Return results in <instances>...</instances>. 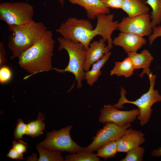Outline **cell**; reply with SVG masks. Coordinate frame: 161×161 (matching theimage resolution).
Instances as JSON below:
<instances>
[{
	"mask_svg": "<svg viewBox=\"0 0 161 161\" xmlns=\"http://www.w3.org/2000/svg\"><path fill=\"white\" fill-rule=\"evenodd\" d=\"M113 14H101L98 15L96 26L94 29L91 22L84 19L70 17L61 24L55 31L64 38L83 44L87 50L91 41L96 36L100 35L105 42L110 50L113 47L112 35L117 30L118 22L114 21Z\"/></svg>",
	"mask_w": 161,
	"mask_h": 161,
	"instance_id": "obj_1",
	"label": "cell"
},
{
	"mask_svg": "<svg viewBox=\"0 0 161 161\" xmlns=\"http://www.w3.org/2000/svg\"><path fill=\"white\" fill-rule=\"evenodd\" d=\"M55 41L51 30L43 36L18 58L20 66L32 75L53 69L52 58Z\"/></svg>",
	"mask_w": 161,
	"mask_h": 161,
	"instance_id": "obj_2",
	"label": "cell"
},
{
	"mask_svg": "<svg viewBox=\"0 0 161 161\" xmlns=\"http://www.w3.org/2000/svg\"><path fill=\"white\" fill-rule=\"evenodd\" d=\"M8 26L11 32L7 44L12 52L11 59L18 58L40 39L48 30L43 23L33 20L24 24Z\"/></svg>",
	"mask_w": 161,
	"mask_h": 161,
	"instance_id": "obj_3",
	"label": "cell"
},
{
	"mask_svg": "<svg viewBox=\"0 0 161 161\" xmlns=\"http://www.w3.org/2000/svg\"><path fill=\"white\" fill-rule=\"evenodd\" d=\"M57 41L59 44V50L64 49L67 52L69 57L68 65L64 69L53 68L58 73L69 72L75 76L77 81V87L82 88V81L84 79L85 72L84 70L86 49L80 43L76 42L66 39L62 37H58Z\"/></svg>",
	"mask_w": 161,
	"mask_h": 161,
	"instance_id": "obj_4",
	"label": "cell"
},
{
	"mask_svg": "<svg viewBox=\"0 0 161 161\" xmlns=\"http://www.w3.org/2000/svg\"><path fill=\"white\" fill-rule=\"evenodd\" d=\"M147 75L150 86L147 92L136 100L130 101L126 97V92L121 87L120 98L118 102L113 105L117 109L124 108L123 105L125 103H131L137 106L140 111L137 119L139 121L140 125L142 126L147 124L151 118L153 112L151 107L153 105L161 101V95L157 90L154 89L156 75H153L151 72Z\"/></svg>",
	"mask_w": 161,
	"mask_h": 161,
	"instance_id": "obj_5",
	"label": "cell"
},
{
	"mask_svg": "<svg viewBox=\"0 0 161 161\" xmlns=\"http://www.w3.org/2000/svg\"><path fill=\"white\" fill-rule=\"evenodd\" d=\"M72 127L70 125L47 133L46 139L37 145L50 151H65L72 154L83 151L84 148L78 145L71 137L70 131Z\"/></svg>",
	"mask_w": 161,
	"mask_h": 161,
	"instance_id": "obj_6",
	"label": "cell"
},
{
	"mask_svg": "<svg viewBox=\"0 0 161 161\" xmlns=\"http://www.w3.org/2000/svg\"><path fill=\"white\" fill-rule=\"evenodd\" d=\"M33 6L25 2H3L0 4V19L8 26L26 24L34 16Z\"/></svg>",
	"mask_w": 161,
	"mask_h": 161,
	"instance_id": "obj_7",
	"label": "cell"
},
{
	"mask_svg": "<svg viewBox=\"0 0 161 161\" xmlns=\"http://www.w3.org/2000/svg\"><path fill=\"white\" fill-rule=\"evenodd\" d=\"M102 129H100L94 137L92 142L84 150L93 152L104 144L113 140L125 134L131 127V123L122 127L114 123L107 122Z\"/></svg>",
	"mask_w": 161,
	"mask_h": 161,
	"instance_id": "obj_8",
	"label": "cell"
},
{
	"mask_svg": "<svg viewBox=\"0 0 161 161\" xmlns=\"http://www.w3.org/2000/svg\"><path fill=\"white\" fill-rule=\"evenodd\" d=\"M117 30L120 32L131 33L142 37L149 36L153 31L150 14L148 13L134 17H124L118 23Z\"/></svg>",
	"mask_w": 161,
	"mask_h": 161,
	"instance_id": "obj_9",
	"label": "cell"
},
{
	"mask_svg": "<svg viewBox=\"0 0 161 161\" xmlns=\"http://www.w3.org/2000/svg\"><path fill=\"white\" fill-rule=\"evenodd\" d=\"M117 109L113 105L104 106L100 110L99 122L103 124L112 123L122 127L134 122L140 113L139 109L129 111L120 110Z\"/></svg>",
	"mask_w": 161,
	"mask_h": 161,
	"instance_id": "obj_10",
	"label": "cell"
},
{
	"mask_svg": "<svg viewBox=\"0 0 161 161\" xmlns=\"http://www.w3.org/2000/svg\"><path fill=\"white\" fill-rule=\"evenodd\" d=\"M146 43L143 37L127 32H120L113 40L115 46L122 47L126 53L137 51Z\"/></svg>",
	"mask_w": 161,
	"mask_h": 161,
	"instance_id": "obj_11",
	"label": "cell"
},
{
	"mask_svg": "<svg viewBox=\"0 0 161 161\" xmlns=\"http://www.w3.org/2000/svg\"><path fill=\"white\" fill-rule=\"evenodd\" d=\"M145 135L141 131L132 129L131 127L124 135L115 141L118 152H127L142 144L145 141Z\"/></svg>",
	"mask_w": 161,
	"mask_h": 161,
	"instance_id": "obj_12",
	"label": "cell"
},
{
	"mask_svg": "<svg viewBox=\"0 0 161 161\" xmlns=\"http://www.w3.org/2000/svg\"><path fill=\"white\" fill-rule=\"evenodd\" d=\"M105 42L102 38L99 40L90 43L86 50L84 70L85 72L89 70L91 66L94 63L101 59L110 49Z\"/></svg>",
	"mask_w": 161,
	"mask_h": 161,
	"instance_id": "obj_13",
	"label": "cell"
},
{
	"mask_svg": "<svg viewBox=\"0 0 161 161\" xmlns=\"http://www.w3.org/2000/svg\"><path fill=\"white\" fill-rule=\"evenodd\" d=\"M71 4L83 7L86 10L88 18L94 19L101 14H108L109 8L106 7L100 0H68Z\"/></svg>",
	"mask_w": 161,
	"mask_h": 161,
	"instance_id": "obj_14",
	"label": "cell"
},
{
	"mask_svg": "<svg viewBox=\"0 0 161 161\" xmlns=\"http://www.w3.org/2000/svg\"><path fill=\"white\" fill-rule=\"evenodd\" d=\"M127 54L135 69H143L142 72L139 75L140 76L143 77L144 74H147L151 72L149 67L154 58L148 50L144 49L140 53L133 52Z\"/></svg>",
	"mask_w": 161,
	"mask_h": 161,
	"instance_id": "obj_15",
	"label": "cell"
},
{
	"mask_svg": "<svg viewBox=\"0 0 161 161\" xmlns=\"http://www.w3.org/2000/svg\"><path fill=\"white\" fill-rule=\"evenodd\" d=\"M122 9L132 17L148 13L149 8L141 0H124Z\"/></svg>",
	"mask_w": 161,
	"mask_h": 161,
	"instance_id": "obj_16",
	"label": "cell"
},
{
	"mask_svg": "<svg viewBox=\"0 0 161 161\" xmlns=\"http://www.w3.org/2000/svg\"><path fill=\"white\" fill-rule=\"evenodd\" d=\"M111 54L110 51L106 53L101 59L92 65V67L90 70L85 72L84 79L89 85L92 86L97 80L101 75V68L109 59Z\"/></svg>",
	"mask_w": 161,
	"mask_h": 161,
	"instance_id": "obj_17",
	"label": "cell"
},
{
	"mask_svg": "<svg viewBox=\"0 0 161 161\" xmlns=\"http://www.w3.org/2000/svg\"><path fill=\"white\" fill-rule=\"evenodd\" d=\"M110 72L111 76L115 75L118 76H123L128 78L133 75L134 71L135 69L131 61L128 57L122 61L115 62Z\"/></svg>",
	"mask_w": 161,
	"mask_h": 161,
	"instance_id": "obj_18",
	"label": "cell"
},
{
	"mask_svg": "<svg viewBox=\"0 0 161 161\" xmlns=\"http://www.w3.org/2000/svg\"><path fill=\"white\" fill-rule=\"evenodd\" d=\"M45 118L44 114L39 112L37 119L30 121L27 124L26 134L34 138L43 134L45 128V123L43 122Z\"/></svg>",
	"mask_w": 161,
	"mask_h": 161,
	"instance_id": "obj_19",
	"label": "cell"
},
{
	"mask_svg": "<svg viewBox=\"0 0 161 161\" xmlns=\"http://www.w3.org/2000/svg\"><path fill=\"white\" fill-rule=\"evenodd\" d=\"M145 4L149 5L152 9L150 17L153 28L161 23V0H146Z\"/></svg>",
	"mask_w": 161,
	"mask_h": 161,
	"instance_id": "obj_20",
	"label": "cell"
},
{
	"mask_svg": "<svg viewBox=\"0 0 161 161\" xmlns=\"http://www.w3.org/2000/svg\"><path fill=\"white\" fill-rule=\"evenodd\" d=\"M97 155L106 160L108 158L114 157L117 151V148L115 140L108 142L98 148L97 150Z\"/></svg>",
	"mask_w": 161,
	"mask_h": 161,
	"instance_id": "obj_21",
	"label": "cell"
},
{
	"mask_svg": "<svg viewBox=\"0 0 161 161\" xmlns=\"http://www.w3.org/2000/svg\"><path fill=\"white\" fill-rule=\"evenodd\" d=\"M39 152V161H65L61 151H50L42 148L38 145L36 146Z\"/></svg>",
	"mask_w": 161,
	"mask_h": 161,
	"instance_id": "obj_22",
	"label": "cell"
},
{
	"mask_svg": "<svg viewBox=\"0 0 161 161\" xmlns=\"http://www.w3.org/2000/svg\"><path fill=\"white\" fill-rule=\"evenodd\" d=\"M85 150L78 153L66 155V161H99L100 159L97 154Z\"/></svg>",
	"mask_w": 161,
	"mask_h": 161,
	"instance_id": "obj_23",
	"label": "cell"
},
{
	"mask_svg": "<svg viewBox=\"0 0 161 161\" xmlns=\"http://www.w3.org/2000/svg\"><path fill=\"white\" fill-rule=\"evenodd\" d=\"M145 152L144 148L139 146L128 151L126 157L120 161H142Z\"/></svg>",
	"mask_w": 161,
	"mask_h": 161,
	"instance_id": "obj_24",
	"label": "cell"
},
{
	"mask_svg": "<svg viewBox=\"0 0 161 161\" xmlns=\"http://www.w3.org/2000/svg\"><path fill=\"white\" fill-rule=\"evenodd\" d=\"M27 124L21 119L18 120V122L14 131V136L16 140H21L23 136L26 134Z\"/></svg>",
	"mask_w": 161,
	"mask_h": 161,
	"instance_id": "obj_25",
	"label": "cell"
},
{
	"mask_svg": "<svg viewBox=\"0 0 161 161\" xmlns=\"http://www.w3.org/2000/svg\"><path fill=\"white\" fill-rule=\"evenodd\" d=\"M12 75V71L8 66L5 65L1 66L0 82L1 84H4L9 82L11 79Z\"/></svg>",
	"mask_w": 161,
	"mask_h": 161,
	"instance_id": "obj_26",
	"label": "cell"
},
{
	"mask_svg": "<svg viewBox=\"0 0 161 161\" xmlns=\"http://www.w3.org/2000/svg\"><path fill=\"white\" fill-rule=\"evenodd\" d=\"M106 7L116 9H122L124 0H100Z\"/></svg>",
	"mask_w": 161,
	"mask_h": 161,
	"instance_id": "obj_27",
	"label": "cell"
},
{
	"mask_svg": "<svg viewBox=\"0 0 161 161\" xmlns=\"http://www.w3.org/2000/svg\"><path fill=\"white\" fill-rule=\"evenodd\" d=\"M12 148L19 153L23 154L24 153L26 152L27 145L23 140H18L17 141H14L13 142Z\"/></svg>",
	"mask_w": 161,
	"mask_h": 161,
	"instance_id": "obj_28",
	"label": "cell"
},
{
	"mask_svg": "<svg viewBox=\"0 0 161 161\" xmlns=\"http://www.w3.org/2000/svg\"><path fill=\"white\" fill-rule=\"evenodd\" d=\"M153 32L149 36V44L152 45L154 41L157 38L161 36V26H157L153 28Z\"/></svg>",
	"mask_w": 161,
	"mask_h": 161,
	"instance_id": "obj_29",
	"label": "cell"
},
{
	"mask_svg": "<svg viewBox=\"0 0 161 161\" xmlns=\"http://www.w3.org/2000/svg\"><path fill=\"white\" fill-rule=\"evenodd\" d=\"M7 157L13 159L19 160L23 159V154L19 153L12 148L9 151Z\"/></svg>",
	"mask_w": 161,
	"mask_h": 161,
	"instance_id": "obj_30",
	"label": "cell"
},
{
	"mask_svg": "<svg viewBox=\"0 0 161 161\" xmlns=\"http://www.w3.org/2000/svg\"><path fill=\"white\" fill-rule=\"evenodd\" d=\"M6 52L3 43L0 42V66L4 65L7 61L6 57Z\"/></svg>",
	"mask_w": 161,
	"mask_h": 161,
	"instance_id": "obj_31",
	"label": "cell"
},
{
	"mask_svg": "<svg viewBox=\"0 0 161 161\" xmlns=\"http://www.w3.org/2000/svg\"><path fill=\"white\" fill-rule=\"evenodd\" d=\"M151 155L154 157L161 156V147L153 150L151 152Z\"/></svg>",
	"mask_w": 161,
	"mask_h": 161,
	"instance_id": "obj_32",
	"label": "cell"
},
{
	"mask_svg": "<svg viewBox=\"0 0 161 161\" xmlns=\"http://www.w3.org/2000/svg\"><path fill=\"white\" fill-rule=\"evenodd\" d=\"M37 155L33 153V154L31 156L28 157L27 158V160L38 161V159H37Z\"/></svg>",
	"mask_w": 161,
	"mask_h": 161,
	"instance_id": "obj_33",
	"label": "cell"
},
{
	"mask_svg": "<svg viewBox=\"0 0 161 161\" xmlns=\"http://www.w3.org/2000/svg\"><path fill=\"white\" fill-rule=\"evenodd\" d=\"M65 0H59L60 3L62 6H64V2Z\"/></svg>",
	"mask_w": 161,
	"mask_h": 161,
	"instance_id": "obj_34",
	"label": "cell"
},
{
	"mask_svg": "<svg viewBox=\"0 0 161 161\" xmlns=\"http://www.w3.org/2000/svg\"><path fill=\"white\" fill-rule=\"evenodd\" d=\"M145 4L146 0H141Z\"/></svg>",
	"mask_w": 161,
	"mask_h": 161,
	"instance_id": "obj_35",
	"label": "cell"
}]
</instances>
